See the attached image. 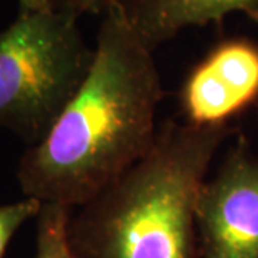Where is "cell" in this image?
<instances>
[{"mask_svg": "<svg viewBox=\"0 0 258 258\" xmlns=\"http://www.w3.org/2000/svg\"><path fill=\"white\" fill-rule=\"evenodd\" d=\"M81 89L39 144L20 158L25 197L78 208L149 152L162 82L152 50L116 8H106Z\"/></svg>", "mask_w": 258, "mask_h": 258, "instance_id": "obj_1", "label": "cell"}, {"mask_svg": "<svg viewBox=\"0 0 258 258\" xmlns=\"http://www.w3.org/2000/svg\"><path fill=\"white\" fill-rule=\"evenodd\" d=\"M230 125L174 119L145 157L75 208L68 238L76 258H197V200Z\"/></svg>", "mask_w": 258, "mask_h": 258, "instance_id": "obj_2", "label": "cell"}, {"mask_svg": "<svg viewBox=\"0 0 258 258\" xmlns=\"http://www.w3.org/2000/svg\"><path fill=\"white\" fill-rule=\"evenodd\" d=\"M68 12L19 10L0 32V126L29 147L49 134L81 89L95 49Z\"/></svg>", "mask_w": 258, "mask_h": 258, "instance_id": "obj_3", "label": "cell"}, {"mask_svg": "<svg viewBox=\"0 0 258 258\" xmlns=\"http://www.w3.org/2000/svg\"><path fill=\"white\" fill-rule=\"evenodd\" d=\"M195 224L203 258H258V157L244 137L201 186Z\"/></svg>", "mask_w": 258, "mask_h": 258, "instance_id": "obj_4", "label": "cell"}, {"mask_svg": "<svg viewBox=\"0 0 258 258\" xmlns=\"http://www.w3.org/2000/svg\"><path fill=\"white\" fill-rule=\"evenodd\" d=\"M186 123L228 125L258 99V46L244 39L221 42L186 76L181 89Z\"/></svg>", "mask_w": 258, "mask_h": 258, "instance_id": "obj_5", "label": "cell"}, {"mask_svg": "<svg viewBox=\"0 0 258 258\" xmlns=\"http://www.w3.org/2000/svg\"><path fill=\"white\" fill-rule=\"evenodd\" d=\"M119 12L141 40L154 50L182 29L221 25L230 13L240 12L258 22V0H134Z\"/></svg>", "mask_w": 258, "mask_h": 258, "instance_id": "obj_6", "label": "cell"}, {"mask_svg": "<svg viewBox=\"0 0 258 258\" xmlns=\"http://www.w3.org/2000/svg\"><path fill=\"white\" fill-rule=\"evenodd\" d=\"M74 208L43 204L36 217L35 258H76L68 238V224Z\"/></svg>", "mask_w": 258, "mask_h": 258, "instance_id": "obj_7", "label": "cell"}, {"mask_svg": "<svg viewBox=\"0 0 258 258\" xmlns=\"http://www.w3.org/2000/svg\"><path fill=\"white\" fill-rule=\"evenodd\" d=\"M43 203L37 198L25 197L18 203L0 205V258H3L10 240L22 224L36 218Z\"/></svg>", "mask_w": 258, "mask_h": 258, "instance_id": "obj_8", "label": "cell"}, {"mask_svg": "<svg viewBox=\"0 0 258 258\" xmlns=\"http://www.w3.org/2000/svg\"><path fill=\"white\" fill-rule=\"evenodd\" d=\"M19 10L68 12L76 16L85 13H101L105 10V0H19Z\"/></svg>", "mask_w": 258, "mask_h": 258, "instance_id": "obj_9", "label": "cell"}, {"mask_svg": "<svg viewBox=\"0 0 258 258\" xmlns=\"http://www.w3.org/2000/svg\"><path fill=\"white\" fill-rule=\"evenodd\" d=\"M132 2H134V0H105V9L112 6V8H116V9L119 10H125ZM103 12H105V10H103Z\"/></svg>", "mask_w": 258, "mask_h": 258, "instance_id": "obj_10", "label": "cell"}]
</instances>
